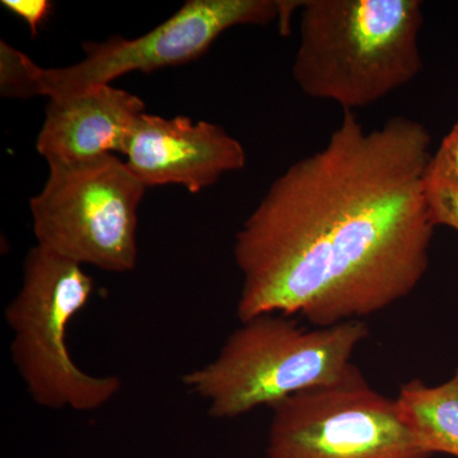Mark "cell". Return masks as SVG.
<instances>
[{
	"label": "cell",
	"mask_w": 458,
	"mask_h": 458,
	"mask_svg": "<svg viewBox=\"0 0 458 458\" xmlns=\"http://www.w3.org/2000/svg\"><path fill=\"white\" fill-rule=\"evenodd\" d=\"M361 319L307 328L283 315L241 322L219 351L182 384L209 405L210 417L233 419L252 410L342 381L355 349L369 336Z\"/></svg>",
	"instance_id": "3957f363"
},
{
	"label": "cell",
	"mask_w": 458,
	"mask_h": 458,
	"mask_svg": "<svg viewBox=\"0 0 458 458\" xmlns=\"http://www.w3.org/2000/svg\"><path fill=\"white\" fill-rule=\"evenodd\" d=\"M302 2L293 0H188L164 23L135 38L113 36L83 45L84 57L63 68H41L38 98H55L111 84L129 73H152L200 59L232 27L288 26Z\"/></svg>",
	"instance_id": "52a82bcc"
},
{
	"label": "cell",
	"mask_w": 458,
	"mask_h": 458,
	"mask_svg": "<svg viewBox=\"0 0 458 458\" xmlns=\"http://www.w3.org/2000/svg\"><path fill=\"white\" fill-rule=\"evenodd\" d=\"M426 180L458 186V123L443 138L426 172Z\"/></svg>",
	"instance_id": "4fadbf2b"
},
{
	"label": "cell",
	"mask_w": 458,
	"mask_h": 458,
	"mask_svg": "<svg viewBox=\"0 0 458 458\" xmlns=\"http://www.w3.org/2000/svg\"><path fill=\"white\" fill-rule=\"evenodd\" d=\"M41 66L31 57L0 41V95L8 99L38 98V75Z\"/></svg>",
	"instance_id": "8fae6325"
},
{
	"label": "cell",
	"mask_w": 458,
	"mask_h": 458,
	"mask_svg": "<svg viewBox=\"0 0 458 458\" xmlns=\"http://www.w3.org/2000/svg\"><path fill=\"white\" fill-rule=\"evenodd\" d=\"M128 167L147 189L181 185L198 194L223 174L242 170L246 152L221 125L191 117L144 113L123 153Z\"/></svg>",
	"instance_id": "ba28073f"
},
{
	"label": "cell",
	"mask_w": 458,
	"mask_h": 458,
	"mask_svg": "<svg viewBox=\"0 0 458 458\" xmlns=\"http://www.w3.org/2000/svg\"><path fill=\"white\" fill-rule=\"evenodd\" d=\"M95 282L82 265L36 245L27 252L22 283L5 309L11 357L36 405L89 412L122 390L117 376H95L75 363L68 331L86 309Z\"/></svg>",
	"instance_id": "277c9868"
},
{
	"label": "cell",
	"mask_w": 458,
	"mask_h": 458,
	"mask_svg": "<svg viewBox=\"0 0 458 458\" xmlns=\"http://www.w3.org/2000/svg\"><path fill=\"white\" fill-rule=\"evenodd\" d=\"M292 74L304 95L367 107L423 68L419 0H303Z\"/></svg>",
	"instance_id": "7a4b0ae2"
},
{
	"label": "cell",
	"mask_w": 458,
	"mask_h": 458,
	"mask_svg": "<svg viewBox=\"0 0 458 458\" xmlns=\"http://www.w3.org/2000/svg\"><path fill=\"white\" fill-rule=\"evenodd\" d=\"M426 192L434 225L458 231V186L426 180Z\"/></svg>",
	"instance_id": "7c38bea8"
},
{
	"label": "cell",
	"mask_w": 458,
	"mask_h": 458,
	"mask_svg": "<svg viewBox=\"0 0 458 458\" xmlns=\"http://www.w3.org/2000/svg\"><path fill=\"white\" fill-rule=\"evenodd\" d=\"M430 141L408 117L369 131L345 111L327 146L286 168L238 229L240 321L300 315L334 327L414 292L436 228L426 192Z\"/></svg>",
	"instance_id": "6da1fadb"
},
{
	"label": "cell",
	"mask_w": 458,
	"mask_h": 458,
	"mask_svg": "<svg viewBox=\"0 0 458 458\" xmlns=\"http://www.w3.org/2000/svg\"><path fill=\"white\" fill-rule=\"evenodd\" d=\"M146 190L117 156L49 165L44 188L30 200L36 245L82 267L131 273Z\"/></svg>",
	"instance_id": "5b68a950"
},
{
	"label": "cell",
	"mask_w": 458,
	"mask_h": 458,
	"mask_svg": "<svg viewBox=\"0 0 458 458\" xmlns=\"http://www.w3.org/2000/svg\"><path fill=\"white\" fill-rule=\"evenodd\" d=\"M2 5L29 26L32 38L38 35L54 8L50 0H3Z\"/></svg>",
	"instance_id": "5bb4252c"
},
{
	"label": "cell",
	"mask_w": 458,
	"mask_h": 458,
	"mask_svg": "<svg viewBox=\"0 0 458 458\" xmlns=\"http://www.w3.org/2000/svg\"><path fill=\"white\" fill-rule=\"evenodd\" d=\"M267 458H430L396 399L370 387L354 367L336 384L273 408Z\"/></svg>",
	"instance_id": "8992f818"
},
{
	"label": "cell",
	"mask_w": 458,
	"mask_h": 458,
	"mask_svg": "<svg viewBox=\"0 0 458 458\" xmlns=\"http://www.w3.org/2000/svg\"><path fill=\"white\" fill-rule=\"evenodd\" d=\"M396 400L424 451L458 458V366L441 385L428 386L420 379L406 382Z\"/></svg>",
	"instance_id": "30bf717a"
},
{
	"label": "cell",
	"mask_w": 458,
	"mask_h": 458,
	"mask_svg": "<svg viewBox=\"0 0 458 458\" xmlns=\"http://www.w3.org/2000/svg\"><path fill=\"white\" fill-rule=\"evenodd\" d=\"M144 113L140 98L113 84L50 98L36 149L49 165L123 156Z\"/></svg>",
	"instance_id": "9c48e42d"
}]
</instances>
